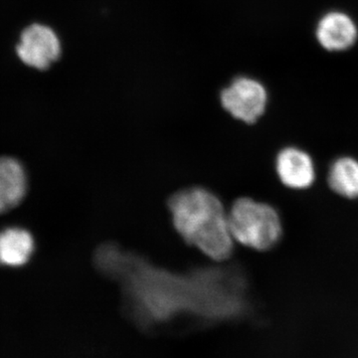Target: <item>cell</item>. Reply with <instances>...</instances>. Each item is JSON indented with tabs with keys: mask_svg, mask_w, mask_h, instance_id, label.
<instances>
[{
	"mask_svg": "<svg viewBox=\"0 0 358 358\" xmlns=\"http://www.w3.org/2000/svg\"><path fill=\"white\" fill-rule=\"evenodd\" d=\"M26 192L22 167L11 159H0V213L20 203Z\"/></svg>",
	"mask_w": 358,
	"mask_h": 358,
	"instance_id": "obj_7",
	"label": "cell"
},
{
	"mask_svg": "<svg viewBox=\"0 0 358 358\" xmlns=\"http://www.w3.org/2000/svg\"><path fill=\"white\" fill-rule=\"evenodd\" d=\"M331 189L345 199L358 197V162L352 157H341L329 169Z\"/></svg>",
	"mask_w": 358,
	"mask_h": 358,
	"instance_id": "obj_9",
	"label": "cell"
},
{
	"mask_svg": "<svg viewBox=\"0 0 358 358\" xmlns=\"http://www.w3.org/2000/svg\"><path fill=\"white\" fill-rule=\"evenodd\" d=\"M62 53V42L50 26L34 23L21 34L18 57L29 67L40 71L49 69Z\"/></svg>",
	"mask_w": 358,
	"mask_h": 358,
	"instance_id": "obj_4",
	"label": "cell"
},
{
	"mask_svg": "<svg viewBox=\"0 0 358 358\" xmlns=\"http://www.w3.org/2000/svg\"><path fill=\"white\" fill-rule=\"evenodd\" d=\"M34 243L30 233L18 228L0 233V263L21 266L31 256Z\"/></svg>",
	"mask_w": 358,
	"mask_h": 358,
	"instance_id": "obj_8",
	"label": "cell"
},
{
	"mask_svg": "<svg viewBox=\"0 0 358 358\" xmlns=\"http://www.w3.org/2000/svg\"><path fill=\"white\" fill-rule=\"evenodd\" d=\"M320 44L329 51H343L350 48L357 39V28L350 16L341 13L324 15L317 25Z\"/></svg>",
	"mask_w": 358,
	"mask_h": 358,
	"instance_id": "obj_6",
	"label": "cell"
},
{
	"mask_svg": "<svg viewBox=\"0 0 358 358\" xmlns=\"http://www.w3.org/2000/svg\"><path fill=\"white\" fill-rule=\"evenodd\" d=\"M173 224L186 243L212 260L224 261L233 251L229 218L220 200L202 187L176 192L169 201Z\"/></svg>",
	"mask_w": 358,
	"mask_h": 358,
	"instance_id": "obj_1",
	"label": "cell"
},
{
	"mask_svg": "<svg viewBox=\"0 0 358 358\" xmlns=\"http://www.w3.org/2000/svg\"><path fill=\"white\" fill-rule=\"evenodd\" d=\"M280 180L291 189H307L315 178V164L307 152L298 148H286L275 159Z\"/></svg>",
	"mask_w": 358,
	"mask_h": 358,
	"instance_id": "obj_5",
	"label": "cell"
},
{
	"mask_svg": "<svg viewBox=\"0 0 358 358\" xmlns=\"http://www.w3.org/2000/svg\"><path fill=\"white\" fill-rule=\"evenodd\" d=\"M224 110L238 121L255 124L267 107L268 94L260 82L248 77H237L219 92Z\"/></svg>",
	"mask_w": 358,
	"mask_h": 358,
	"instance_id": "obj_3",
	"label": "cell"
},
{
	"mask_svg": "<svg viewBox=\"0 0 358 358\" xmlns=\"http://www.w3.org/2000/svg\"><path fill=\"white\" fill-rule=\"evenodd\" d=\"M228 218L233 239L249 248L266 251L281 239V218L271 205L240 199L233 205Z\"/></svg>",
	"mask_w": 358,
	"mask_h": 358,
	"instance_id": "obj_2",
	"label": "cell"
}]
</instances>
